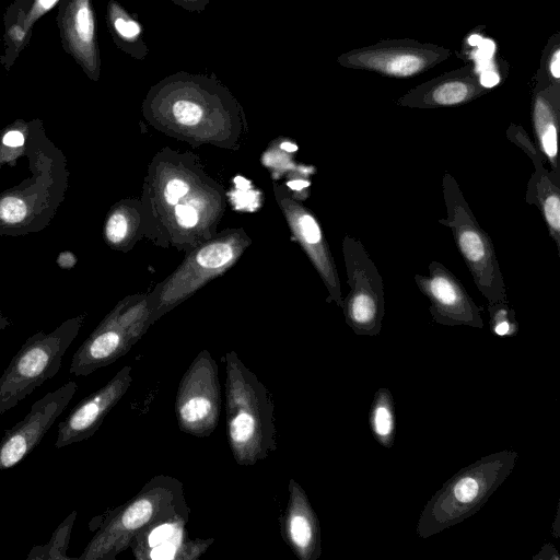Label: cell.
Listing matches in <instances>:
<instances>
[{
  "label": "cell",
  "instance_id": "obj_1",
  "mask_svg": "<svg viewBox=\"0 0 560 560\" xmlns=\"http://www.w3.org/2000/svg\"><path fill=\"white\" fill-rule=\"evenodd\" d=\"M25 156L31 175L0 194V235L21 236L45 229L69 186L67 160L47 138L39 119L30 121Z\"/></svg>",
  "mask_w": 560,
  "mask_h": 560
},
{
  "label": "cell",
  "instance_id": "obj_2",
  "mask_svg": "<svg viewBox=\"0 0 560 560\" xmlns=\"http://www.w3.org/2000/svg\"><path fill=\"white\" fill-rule=\"evenodd\" d=\"M228 442L235 462L253 466L277 448L275 402L235 351L224 354Z\"/></svg>",
  "mask_w": 560,
  "mask_h": 560
},
{
  "label": "cell",
  "instance_id": "obj_3",
  "mask_svg": "<svg viewBox=\"0 0 560 560\" xmlns=\"http://www.w3.org/2000/svg\"><path fill=\"white\" fill-rule=\"evenodd\" d=\"M518 453L504 450L458 470L429 499L417 523V535L429 538L477 513L510 476Z\"/></svg>",
  "mask_w": 560,
  "mask_h": 560
},
{
  "label": "cell",
  "instance_id": "obj_4",
  "mask_svg": "<svg viewBox=\"0 0 560 560\" xmlns=\"http://www.w3.org/2000/svg\"><path fill=\"white\" fill-rule=\"evenodd\" d=\"M180 512H189L182 481L156 475L105 518L79 559L114 560L144 528Z\"/></svg>",
  "mask_w": 560,
  "mask_h": 560
},
{
  "label": "cell",
  "instance_id": "obj_5",
  "mask_svg": "<svg viewBox=\"0 0 560 560\" xmlns=\"http://www.w3.org/2000/svg\"><path fill=\"white\" fill-rule=\"evenodd\" d=\"M442 191L446 215L438 222L451 230L478 291L489 305L508 303L506 287L492 240L476 220L457 180L448 172L443 175Z\"/></svg>",
  "mask_w": 560,
  "mask_h": 560
},
{
  "label": "cell",
  "instance_id": "obj_6",
  "mask_svg": "<svg viewBox=\"0 0 560 560\" xmlns=\"http://www.w3.org/2000/svg\"><path fill=\"white\" fill-rule=\"evenodd\" d=\"M84 317L68 318L52 331L39 330L25 340L0 376V417L58 373Z\"/></svg>",
  "mask_w": 560,
  "mask_h": 560
},
{
  "label": "cell",
  "instance_id": "obj_7",
  "mask_svg": "<svg viewBox=\"0 0 560 560\" xmlns=\"http://www.w3.org/2000/svg\"><path fill=\"white\" fill-rule=\"evenodd\" d=\"M348 284L341 307L348 326L359 336H376L385 315L382 276L360 240L346 235L342 241Z\"/></svg>",
  "mask_w": 560,
  "mask_h": 560
},
{
  "label": "cell",
  "instance_id": "obj_8",
  "mask_svg": "<svg viewBox=\"0 0 560 560\" xmlns=\"http://www.w3.org/2000/svg\"><path fill=\"white\" fill-rule=\"evenodd\" d=\"M218 364L208 350H201L184 373L175 398L180 431L196 438L210 436L221 412Z\"/></svg>",
  "mask_w": 560,
  "mask_h": 560
},
{
  "label": "cell",
  "instance_id": "obj_9",
  "mask_svg": "<svg viewBox=\"0 0 560 560\" xmlns=\"http://www.w3.org/2000/svg\"><path fill=\"white\" fill-rule=\"evenodd\" d=\"M451 50L411 38L384 39L354 48L337 58L352 70L372 71L389 78H410L423 73L451 56Z\"/></svg>",
  "mask_w": 560,
  "mask_h": 560
},
{
  "label": "cell",
  "instance_id": "obj_10",
  "mask_svg": "<svg viewBox=\"0 0 560 560\" xmlns=\"http://www.w3.org/2000/svg\"><path fill=\"white\" fill-rule=\"evenodd\" d=\"M138 313L120 307L108 314L73 353L69 372L88 376L125 355L144 332Z\"/></svg>",
  "mask_w": 560,
  "mask_h": 560
},
{
  "label": "cell",
  "instance_id": "obj_11",
  "mask_svg": "<svg viewBox=\"0 0 560 560\" xmlns=\"http://www.w3.org/2000/svg\"><path fill=\"white\" fill-rule=\"evenodd\" d=\"M78 384L69 381L34 402L25 418L0 440V470L18 465L42 441L74 396Z\"/></svg>",
  "mask_w": 560,
  "mask_h": 560
},
{
  "label": "cell",
  "instance_id": "obj_12",
  "mask_svg": "<svg viewBox=\"0 0 560 560\" xmlns=\"http://www.w3.org/2000/svg\"><path fill=\"white\" fill-rule=\"evenodd\" d=\"M418 289L430 302L433 320L446 326L482 328L481 310L458 278L439 261L429 264V275H415Z\"/></svg>",
  "mask_w": 560,
  "mask_h": 560
},
{
  "label": "cell",
  "instance_id": "obj_13",
  "mask_svg": "<svg viewBox=\"0 0 560 560\" xmlns=\"http://www.w3.org/2000/svg\"><path fill=\"white\" fill-rule=\"evenodd\" d=\"M131 383V368L126 365L104 386L80 400L59 422L55 447L61 448L91 438Z\"/></svg>",
  "mask_w": 560,
  "mask_h": 560
},
{
  "label": "cell",
  "instance_id": "obj_14",
  "mask_svg": "<svg viewBox=\"0 0 560 560\" xmlns=\"http://www.w3.org/2000/svg\"><path fill=\"white\" fill-rule=\"evenodd\" d=\"M189 512L161 518L140 532L131 541L133 556L139 560H194L213 542L209 539H190L186 533Z\"/></svg>",
  "mask_w": 560,
  "mask_h": 560
},
{
  "label": "cell",
  "instance_id": "obj_15",
  "mask_svg": "<svg viewBox=\"0 0 560 560\" xmlns=\"http://www.w3.org/2000/svg\"><path fill=\"white\" fill-rule=\"evenodd\" d=\"M57 23L65 50L93 81L101 75L96 19L92 0H60Z\"/></svg>",
  "mask_w": 560,
  "mask_h": 560
},
{
  "label": "cell",
  "instance_id": "obj_16",
  "mask_svg": "<svg viewBox=\"0 0 560 560\" xmlns=\"http://www.w3.org/2000/svg\"><path fill=\"white\" fill-rule=\"evenodd\" d=\"M491 89L485 86L471 65L445 72L425 81L396 100V105L433 109L467 104Z\"/></svg>",
  "mask_w": 560,
  "mask_h": 560
},
{
  "label": "cell",
  "instance_id": "obj_17",
  "mask_svg": "<svg viewBox=\"0 0 560 560\" xmlns=\"http://www.w3.org/2000/svg\"><path fill=\"white\" fill-rule=\"evenodd\" d=\"M289 499L281 533L284 541L300 560H317L322 555L320 525L305 490L290 479Z\"/></svg>",
  "mask_w": 560,
  "mask_h": 560
},
{
  "label": "cell",
  "instance_id": "obj_18",
  "mask_svg": "<svg viewBox=\"0 0 560 560\" xmlns=\"http://www.w3.org/2000/svg\"><path fill=\"white\" fill-rule=\"evenodd\" d=\"M532 124L538 149L551 166L550 174L560 185L558 129L560 124V85L534 86Z\"/></svg>",
  "mask_w": 560,
  "mask_h": 560
},
{
  "label": "cell",
  "instance_id": "obj_19",
  "mask_svg": "<svg viewBox=\"0 0 560 560\" xmlns=\"http://www.w3.org/2000/svg\"><path fill=\"white\" fill-rule=\"evenodd\" d=\"M525 201L536 206L546 222L549 236L560 250V185L557 184L546 166L534 168L527 183Z\"/></svg>",
  "mask_w": 560,
  "mask_h": 560
},
{
  "label": "cell",
  "instance_id": "obj_20",
  "mask_svg": "<svg viewBox=\"0 0 560 560\" xmlns=\"http://www.w3.org/2000/svg\"><path fill=\"white\" fill-rule=\"evenodd\" d=\"M106 22L112 38L120 50L137 60H143L148 56L149 47L143 39L141 23L118 1H108Z\"/></svg>",
  "mask_w": 560,
  "mask_h": 560
},
{
  "label": "cell",
  "instance_id": "obj_21",
  "mask_svg": "<svg viewBox=\"0 0 560 560\" xmlns=\"http://www.w3.org/2000/svg\"><path fill=\"white\" fill-rule=\"evenodd\" d=\"M370 427L374 439L384 447L390 448L396 435V416L393 396L388 388H378L370 409Z\"/></svg>",
  "mask_w": 560,
  "mask_h": 560
},
{
  "label": "cell",
  "instance_id": "obj_22",
  "mask_svg": "<svg viewBox=\"0 0 560 560\" xmlns=\"http://www.w3.org/2000/svg\"><path fill=\"white\" fill-rule=\"evenodd\" d=\"M30 135V121L16 119L0 131V171L4 165L14 166L25 156Z\"/></svg>",
  "mask_w": 560,
  "mask_h": 560
},
{
  "label": "cell",
  "instance_id": "obj_23",
  "mask_svg": "<svg viewBox=\"0 0 560 560\" xmlns=\"http://www.w3.org/2000/svg\"><path fill=\"white\" fill-rule=\"evenodd\" d=\"M77 511H72L55 529L50 540L44 546L32 548L26 559H69L66 555Z\"/></svg>",
  "mask_w": 560,
  "mask_h": 560
},
{
  "label": "cell",
  "instance_id": "obj_24",
  "mask_svg": "<svg viewBox=\"0 0 560 560\" xmlns=\"http://www.w3.org/2000/svg\"><path fill=\"white\" fill-rule=\"evenodd\" d=\"M560 85V34L551 35L542 51L539 68L535 74V86Z\"/></svg>",
  "mask_w": 560,
  "mask_h": 560
},
{
  "label": "cell",
  "instance_id": "obj_25",
  "mask_svg": "<svg viewBox=\"0 0 560 560\" xmlns=\"http://www.w3.org/2000/svg\"><path fill=\"white\" fill-rule=\"evenodd\" d=\"M490 324L493 332L498 336H514L518 331V323L515 312L508 303H495L488 306Z\"/></svg>",
  "mask_w": 560,
  "mask_h": 560
},
{
  "label": "cell",
  "instance_id": "obj_26",
  "mask_svg": "<svg viewBox=\"0 0 560 560\" xmlns=\"http://www.w3.org/2000/svg\"><path fill=\"white\" fill-rule=\"evenodd\" d=\"M233 247L223 242L212 243L205 246L197 254V261L205 268H219L232 260Z\"/></svg>",
  "mask_w": 560,
  "mask_h": 560
},
{
  "label": "cell",
  "instance_id": "obj_27",
  "mask_svg": "<svg viewBox=\"0 0 560 560\" xmlns=\"http://www.w3.org/2000/svg\"><path fill=\"white\" fill-rule=\"evenodd\" d=\"M506 137L527 154L533 162L534 168L545 165V156L541 154L538 147L534 144L522 126L511 124L506 130Z\"/></svg>",
  "mask_w": 560,
  "mask_h": 560
},
{
  "label": "cell",
  "instance_id": "obj_28",
  "mask_svg": "<svg viewBox=\"0 0 560 560\" xmlns=\"http://www.w3.org/2000/svg\"><path fill=\"white\" fill-rule=\"evenodd\" d=\"M129 232V219L122 210H115L109 213L105 228L104 235L106 241L112 245L122 243Z\"/></svg>",
  "mask_w": 560,
  "mask_h": 560
},
{
  "label": "cell",
  "instance_id": "obj_29",
  "mask_svg": "<svg viewBox=\"0 0 560 560\" xmlns=\"http://www.w3.org/2000/svg\"><path fill=\"white\" fill-rule=\"evenodd\" d=\"M26 13L22 10L18 13V21L5 30V43L9 45L7 55L13 52V60L19 55V51L24 48L28 43V36L24 31V19Z\"/></svg>",
  "mask_w": 560,
  "mask_h": 560
},
{
  "label": "cell",
  "instance_id": "obj_30",
  "mask_svg": "<svg viewBox=\"0 0 560 560\" xmlns=\"http://www.w3.org/2000/svg\"><path fill=\"white\" fill-rule=\"evenodd\" d=\"M60 0H34L24 19V31L30 37L37 20L52 9Z\"/></svg>",
  "mask_w": 560,
  "mask_h": 560
},
{
  "label": "cell",
  "instance_id": "obj_31",
  "mask_svg": "<svg viewBox=\"0 0 560 560\" xmlns=\"http://www.w3.org/2000/svg\"><path fill=\"white\" fill-rule=\"evenodd\" d=\"M189 186L182 179H172L165 189V199L170 205H177L180 197L188 192Z\"/></svg>",
  "mask_w": 560,
  "mask_h": 560
},
{
  "label": "cell",
  "instance_id": "obj_32",
  "mask_svg": "<svg viewBox=\"0 0 560 560\" xmlns=\"http://www.w3.org/2000/svg\"><path fill=\"white\" fill-rule=\"evenodd\" d=\"M175 213L178 223L184 228L195 226L198 222L197 210L191 206L177 205Z\"/></svg>",
  "mask_w": 560,
  "mask_h": 560
},
{
  "label": "cell",
  "instance_id": "obj_33",
  "mask_svg": "<svg viewBox=\"0 0 560 560\" xmlns=\"http://www.w3.org/2000/svg\"><path fill=\"white\" fill-rule=\"evenodd\" d=\"M176 5L189 12H202L206 10L210 0H171Z\"/></svg>",
  "mask_w": 560,
  "mask_h": 560
},
{
  "label": "cell",
  "instance_id": "obj_34",
  "mask_svg": "<svg viewBox=\"0 0 560 560\" xmlns=\"http://www.w3.org/2000/svg\"><path fill=\"white\" fill-rule=\"evenodd\" d=\"M57 262L60 268L70 269L77 262V258L71 252L67 250L59 254Z\"/></svg>",
  "mask_w": 560,
  "mask_h": 560
},
{
  "label": "cell",
  "instance_id": "obj_35",
  "mask_svg": "<svg viewBox=\"0 0 560 560\" xmlns=\"http://www.w3.org/2000/svg\"><path fill=\"white\" fill-rule=\"evenodd\" d=\"M289 186L293 189H302V188H305L308 186V183L307 182H304V180H294V182H290L289 183Z\"/></svg>",
  "mask_w": 560,
  "mask_h": 560
},
{
  "label": "cell",
  "instance_id": "obj_36",
  "mask_svg": "<svg viewBox=\"0 0 560 560\" xmlns=\"http://www.w3.org/2000/svg\"><path fill=\"white\" fill-rule=\"evenodd\" d=\"M281 148L288 152H294L298 149L295 144L290 142L282 143Z\"/></svg>",
  "mask_w": 560,
  "mask_h": 560
},
{
  "label": "cell",
  "instance_id": "obj_37",
  "mask_svg": "<svg viewBox=\"0 0 560 560\" xmlns=\"http://www.w3.org/2000/svg\"><path fill=\"white\" fill-rule=\"evenodd\" d=\"M10 325V319L7 316L0 318V331Z\"/></svg>",
  "mask_w": 560,
  "mask_h": 560
},
{
  "label": "cell",
  "instance_id": "obj_38",
  "mask_svg": "<svg viewBox=\"0 0 560 560\" xmlns=\"http://www.w3.org/2000/svg\"><path fill=\"white\" fill-rule=\"evenodd\" d=\"M4 315L2 314V312L0 311V318L3 317Z\"/></svg>",
  "mask_w": 560,
  "mask_h": 560
}]
</instances>
